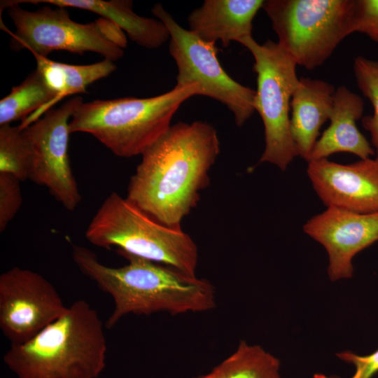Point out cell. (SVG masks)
Masks as SVG:
<instances>
[{
    "label": "cell",
    "mask_w": 378,
    "mask_h": 378,
    "mask_svg": "<svg viewBox=\"0 0 378 378\" xmlns=\"http://www.w3.org/2000/svg\"><path fill=\"white\" fill-rule=\"evenodd\" d=\"M34 56L36 69L56 94L48 111L67 96L88 93V85L109 76L116 69L114 62L107 59L91 64L73 65L52 61L37 54Z\"/></svg>",
    "instance_id": "obj_18"
},
{
    "label": "cell",
    "mask_w": 378,
    "mask_h": 378,
    "mask_svg": "<svg viewBox=\"0 0 378 378\" xmlns=\"http://www.w3.org/2000/svg\"><path fill=\"white\" fill-rule=\"evenodd\" d=\"M354 31L367 36L378 46V0H356Z\"/></svg>",
    "instance_id": "obj_24"
},
{
    "label": "cell",
    "mask_w": 378,
    "mask_h": 378,
    "mask_svg": "<svg viewBox=\"0 0 378 378\" xmlns=\"http://www.w3.org/2000/svg\"><path fill=\"white\" fill-rule=\"evenodd\" d=\"M356 0H266L277 43L297 66L312 71L323 64L354 34Z\"/></svg>",
    "instance_id": "obj_6"
},
{
    "label": "cell",
    "mask_w": 378,
    "mask_h": 378,
    "mask_svg": "<svg viewBox=\"0 0 378 378\" xmlns=\"http://www.w3.org/2000/svg\"><path fill=\"white\" fill-rule=\"evenodd\" d=\"M22 202L20 181L11 174L0 173V232L15 216Z\"/></svg>",
    "instance_id": "obj_23"
},
{
    "label": "cell",
    "mask_w": 378,
    "mask_h": 378,
    "mask_svg": "<svg viewBox=\"0 0 378 378\" xmlns=\"http://www.w3.org/2000/svg\"><path fill=\"white\" fill-rule=\"evenodd\" d=\"M303 230L326 248L330 280L347 279L354 273V257L378 241V211L360 214L328 206L308 220Z\"/></svg>",
    "instance_id": "obj_12"
},
{
    "label": "cell",
    "mask_w": 378,
    "mask_h": 378,
    "mask_svg": "<svg viewBox=\"0 0 378 378\" xmlns=\"http://www.w3.org/2000/svg\"><path fill=\"white\" fill-rule=\"evenodd\" d=\"M85 237L96 246L116 247L121 255L144 258L196 276L198 250L191 237L181 227L158 222L115 192L94 215Z\"/></svg>",
    "instance_id": "obj_5"
},
{
    "label": "cell",
    "mask_w": 378,
    "mask_h": 378,
    "mask_svg": "<svg viewBox=\"0 0 378 378\" xmlns=\"http://www.w3.org/2000/svg\"><path fill=\"white\" fill-rule=\"evenodd\" d=\"M122 256L128 260L127 265L110 267L99 262L89 248L72 246V259L78 270L113 300V308L105 324L107 328L130 314H179L215 307V289L208 280L144 258Z\"/></svg>",
    "instance_id": "obj_2"
},
{
    "label": "cell",
    "mask_w": 378,
    "mask_h": 378,
    "mask_svg": "<svg viewBox=\"0 0 378 378\" xmlns=\"http://www.w3.org/2000/svg\"><path fill=\"white\" fill-rule=\"evenodd\" d=\"M20 4L1 3L15 27L7 29L12 36V48L27 49L33 55L47 57L55 50L83 55L94 52L115 62L120 59L127 40L122 30L112 22L102 19L82 24L70 18L67 8L48 6L35 11L22 8Z\"/></svg>",
    "instance_id": "obj_7"
},
{
    "label": "cell",
    "mask_w": 378,
    "mask_h": 378,
    "mask_svg": "<svg viewBox=\"0 0 378 378\" xmlns=\"http://www.w3.org/2000/svg\"><path fill=\"white\" fill-rule=\"evenodd\" d=\"M41 74L36 69L0 101V126L22 120L24 129L40 118L55 98Z\"/></svg>",
    "instance_id": "obj_19"
},
{
    "label": "cell",
    "mask_w": 378,
    "mask_h": 378,
    "mask_svg": "<svg viewBox=\"0 0 378 378\" xmlns=\"http://www.w3.org/2000/svg\"><path fill=\"white\" fill-rule=\"evenodd\" d=\"M31 149L23 129L0 126V173L11 174L20 181L28 179Z\"/></svg>",
    "instance_id": "obj_21"
},
{
    "label": "cell",
    "mask_w": 378,
    "mask_h": 378,
    "mask_svg": "<svg viewBox=\"0 0 378 378\" xmlns=\"http://www.w3.org/2000/svg\"><path fill=\"white\" fill-rule=\"evenodd\" d=\"M195 378H282L277 358L258 345L241 341L237 349L209 373Z\"/></svg>",
    "instance_id": "obj_20"
},
{
    "label": "cell",
    "mask_w": 378,
    "mask_h": 378,
    "mask_svg": "<svg viewBox=\"0 0 378 378\" xmlns=\"http://www.w3.org/2000/svg\"><path fill=\"white\" fill-rule=\"evenodd\" d=\"M195 95L200 89L192 84L148 98L83 102L71 116L70 132L90 134L121 158L141 155L170 128L180 106Z\"/></svg>",
    "instance_id": "obj_4"
},
{
    "label": "cell",
    "mask_w": 378,
    "mask_h": 378,
    "mask_svg": "<svg viewBox=\"0 0 378 378\" xmlns=\"http://www.w3.org/2000/svg\"><path fill=\"white\" fill-rule=\"evenodd\" d=\"M263 0H205L188 18L189 30L201 40L224 48L252 36L253 20Z\"/></svg>",
    "instance_id": "obj_14"
},
{
    "label": "cell",
    "mask_w": 378,
    "mask_h": 378,
    "mask_svg": "<svg viewBox=\"0 0 378 378\" xmlns=\"http://www.w3.org/2000/svg\"><path fill=\"white\" fill-rule=\"evenodd\" d=\"M307 174L327 207L368 214L378 211V155L343 164L327 158L308 162Z\"/></svg>",
    "instance_id": "obj_13"
},
{
    "label": "cell",
    "mask_w": 378,
    "mask_h": 378,
    "mask_svg": "<svg viewBox=\"0 0 378 378\" xmlns=\"http://www.w3.org/2000/svg\"><path fill=\"white\" fill-rule=\"evenodd\" d=\"M363 99L344 85L336 88L330 115V124L316 141L310 160L327 158L340 152L352 153L364 160L374 154L356 121L363 116ZM308 161V162H309Z\"/></svg>",
    "instance_id": "obj_15"
},
{
    "label": "cell",
    "mask_w": 378,
    "mask_h": 378,
    "mask_svg": "<svg viewBox=\"0 0 378 378\" xmlns=\"http://www.w3.org/2000/svg\"><path fill=\"white\" fill-rule=\"evenodd\" d=\"M219 153L211 124L178 122L141 154L126 197L158 222L181 227L209 185V172Z\"/></svg>",
    "instance_id": "obj_1"
},
{
    "label": "cell",
    "mask_w": 378,
    "mask_h": 378,
    "mask_svg": "<svg viewBox=\"0 0 378 378\" xmlns=\"http://www.w3.org/2000/svg\"><path fill=\"white\" fill-rule=\"evenodd\" d=\"M106 351L99 314L78 300L29 341L10 344L3 359L18 378H97Z\"/></svg>",
    "instance_id": "obj_3"
},
{
    "label": "cell",
    "mask_w": 378,
    "mask_h": 378,
    "mask_svg": "<svg viewBox=\"0 0 378 378\" xmlns=\"http://www.w3.org/2000/svg\"><path fill=\"white\" fill-rule=\"evenodd\" d=\"M153 14L167 27L170 34L169 50L177 67L176 85L196 84L200 95L225 105L241 127L253 114L255 90L232 78L219 62L215 44L201 40L178 24L160 4L154 5Z\"/></svg>",
    "instance_id": "obj_9"
},
{
    "label": "cell",
    "mask_w": 378,
    "mask_h": 378,
    "mask_svg": "<svg viewBox=\"0 0 378 378\" xmlns=\"http://www.w3.org/2000/svg\"><path fill=\"white\" fill-rule=\"evenodd\" d=\"M313 378H337L335 376H326L325 374H316L314 376Z\"/></svg>",
    "instance_id": "obj_26"
},
{
    "label": "cell",
    "mask_w": 378,
    "mask_h": 378,
    "mask_svg": "<svg viewBox=\"0 0 378 378\" xmlns=\"http://www.w3.org/2000/svg\"><path fill=\"white\" fill-rule=\"evenodd\" d=\"M353 69L358 89L373 107L372 115L362 118V125L371 136V144L378 155V61L358 56Z\"/></svg>",
    "instance_id": "obj_22"
},
{
    "label": "cell",
    "mask_w": 378,
    "mask_h": 378,
    "mask_svg": "<svg viewBox=\"0 0 378 378\" xmlns=\"http://www.w3.org/2000/svg\"><path fill=\"white\" fill-rule=\"evenodd\" d=\"M254 58L257 89L254 107L262 121L265 146L260 162L285 171L298 156L290 130V101L300 78L297 64L277 42L258 43L253 36L239 42Z\"/></svg>",
    "instance_id": "obj_8"
},
{
    "label": "cell",
    "mask_w": 378,
    "mask_h": 378,
    "mask_svg": "<svg viewBox=\"0 0 378 378\" xmlns=\"http://www.w3.org/2000/svg\"><path fill=\"white\" fill-rule=\"evenodd\" d=\"M66 309L41 274L13 267L0 275V328L10 344L29 341Z\"/></svg>",
    "instance_id": "obj_11"
},
{
    "label": "cell",
    "mask_w": 378,
    "mask_h": 378,
    "mask_svg": "<svg viewBox=\"0 0 378 378\" xmlns=\"http://www.w3.org/2000/svg\"><path fill=\"white\" fill-rule=\"evenodd\" d=\"M337 356L355 367V373L351 378H372L378 372V349L367 356L349 351L341 352Z\"/></svg>",
    "instance_id": "obj_25"
},
{
    "label": "cell",
    "mask_w": 378,
    "mask_h": 378,
    "mask_svg": "<svg viewBox=\"0 0 378 378\" xmlns=\"http://www.w3.org/2000/svg\"><path fill=\"white\" fill-rule=\"evenodd\" d=\"M336 90L330 83L300 78L290 101V130L298 154L307 162L320 129L330 118Z\"/></svg>",
    "instance_id": "obj_16"
},
{
    "label": "cell",
    "mask_w": 378,
    "mask_h": 378,
    "mask_svg": "<svg viewBox=\"0 0 378 378\" xmlns=\"http://www.w3.org/2000/svg\"><path fill=\"white\" fill-rule=\"evenodd\" d=\"M16 3H47L89 10L112 22L133 42L148 49L158 48L170 38L169 29L161 20L137 15L130 0H17Z\"/></svg>",
    "instance_id": "obj_17"
},
{
    "label": "cell",
    "mask_w": 378,
    "mask_h": 378,
    "mask_svg": "<svg viewBox=\"0 0 378 378\" xmlns=\"http://www.w3.org/2000/svg\"><path fill=\"white\" fill-rule=\"evenodd\" d=\"M82 102L80 97L69 99L23 129L31 149L28 179L48 188L71 211L80 202L81 195L68 154L69 122Z\"/></svg>",
    "instance_id": "obj_10"
}]
</instances>
